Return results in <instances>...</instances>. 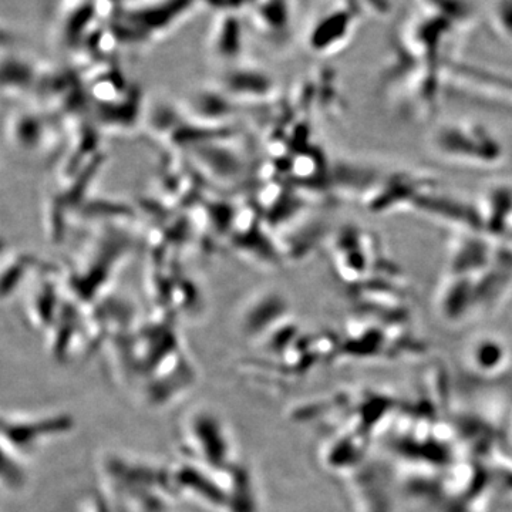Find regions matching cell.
<instances>
[{
	"label": "cell",
	"mask_w": 512,
	"mask_h": 512,
	"mask_svg": "<svg viewBox=\"0 0 512 512\" xmlns=\"http://www.w3.org/2000/svg\"><path fill=\"white\" fill-rule=\"evenodd\" d=\"M431 150L454 164L495 167L504 160L503 143L483 124L454 120L441 124L431 133Z\"/></svg>",
	"instance_id": "1"
},
{
	"label": "cell",
	"mask_w": 512,
	"mask_h": 512,
	"mask_svg": "<svg viewBox=\"0 0 512 512\" xmlns=\"http://www.w3.org/2000/svg\"><path fill=\"white\" fill-rule=\"evenodd\" d=\"M497 249L491 238L480 237L478 232H464L450 245L446 272L474 278L493 262Z\"/></svg>",
	"instance_id": "2"
},
{
	"label": "cell",
	"mask_w": 512,
	"mask_h": 512,
	"mask_svg": "<svg viewBox=\"0 0 512 512\" xmlns=\"http://www.w3.org/2000/svg\"><path fill=\"white\" fill-rule=\"evenodd\" d=\"M437 306L447 318H458L476 309L473 276L447 274L437 289Z\"/></svg>",
	"instance_id": "3"
},
{
	"label": "cell",
	"mask_w": 512,
	"mask_h": 512,
	"mask_svg": "<svg viewBox=\"0 0 512 512\" xmlns=\"http://www.w3.org/2000/svg\"><path fill=\"white\" fill-rule=\"evenodd\" d=\"M478 215L483 231L487 232L491 239L512 231V188L500 185L485 192L478 207Z\"/></svg>",
	"instance_id": "4"
}]
</instances>
